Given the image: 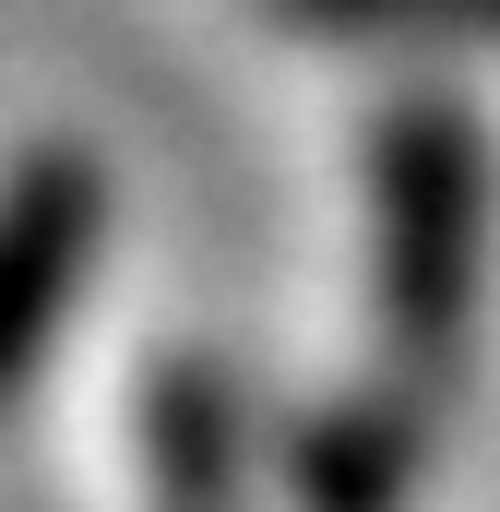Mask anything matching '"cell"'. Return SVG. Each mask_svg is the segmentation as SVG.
<instances>
[{
    "label": "cell",
    "instance_id": "cell-4",
    "mask_svg": "<svg viewBox=\"0 0 500 512\" xmlns=\"http://www.w3.org/2000/svg\"><path fill=\"white\" fill-rule=\"evenodd\" d=\"M322 36H465V48H500V0H274Z\"/></svg>",
    "mask_w": 500,
    "mask_h": 512
},
{
    "label": "cell",
    "instance_id": "cell-3",
    "mask_svg": "<svg viewBox=\"0 0 500 512\" xmlns=\"http://www.w3.org/2000/svg\"><path fill=\"white\" fill-rule=\"evenodd\" d=\"M84 239H96V179H84V167H48V179L12 203V227H0V370L48 334V310H60Z\"/></svg>",
    "mask_w": 500,
    "mask_h": 512
},
{
    "label": "cell",
    "instance_id": "cell-2",
    "mask_svg": "<svg viewBox=\"0 0 500 512\" xmlns=\"http://www.w3.org/2000/svg\"><path fill=\"white\" fill-rule=\"evenodd\" d=\"M429 393L381 382L370 405H346V417H322L310 429V453H298V477H310V512H405L417 489V453H429Z\"/></svg>",
    "mask_w": 500,
    "mask_h": 512
},
{
    "label": "cell",
    "instance_id": "cell-1",
    "mask_svg": "<svg viewBox=\"0 0 500 512\" xmlns=\"http://www.w3.org/2000/svg\"><path fill=\"white\" fill-rule=\"evenodd\" d=\"M370 203H381V334H393V382L441 405L453 370H465L477 262H489V143H477V120L453 96L381 108Z\"/></svg>",
    "mask_w": 500,
    "mask_h": 512
}]
</instances>
